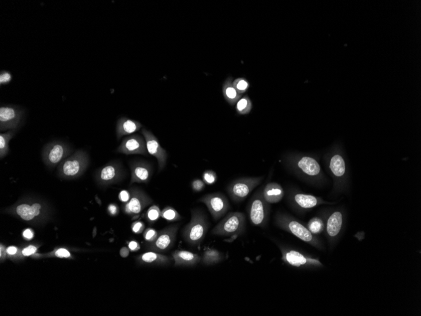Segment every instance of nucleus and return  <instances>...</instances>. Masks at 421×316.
Masks as SVG:
<instances>
[{"instance_id": "1", "label": "nucleus", "mask_w": 421, "mask_h": 316, "mask_svg": "<svg viewBox=\"0 0 421 316\" xmlns=\"http://www.w3.org/2000/svg\"><path fill=\"white\" fill-rule=\"evenodd\" d=\"M191 213V221L183 229L182 237L189 245L198 246L205 238L209 223L203 211L195 208Z\"/></svg>"}, {"instance_id": "2", "label": "nucleus", "mask_w": 421, "mask_h": 316, "mask_svg": "<svg viewBox=\"0 0 421 316\" xmlns=\"http://www.w3.org/2000/svg\"><path fill=\"white\" fill-rule=\"evenodd\" d=\"M246 229V217L239 211L228 213L216 226L211 234L217 236L229 237L231 239L242 236Z\"/></svg>"}, {"instance_id": "3", "label": "nucleus", "mask_w": 421, "mask_h": 316, "mask_svg": "<svg viewBox=\"0 0 421 316\" xmlns=\"http://www.w3.org/2000/svg\"><path fill=\"white\" fill-rule=\"evenodd\" d=\"M263 187L259 188L252 196L247 210L252 225L265 228L268 224L270 206L264 198Z\"/></svg>"}, {"instance_id": "4", "label": "nucleus", "mask_w": 421, "mask_h": 316, "mask_svg": "<svg viewBox=\"0 0 421 316\" xmlns=\"http://www.w3.org/2000/svg\"><path fill=\"white\" fill-rule=\"evenodd\" d=\"M263 180L264 176L241 177L235 179L228 185L227 191L228 195L235 203H240L244 201Z\"/></svg>"}, {"instance_id": "5", "label": "nucleus", "mask_w": 421, "mask_h": 316, "mask_svg": "<svg viewBox=\"0 0 421 316\" xmlns=\"http://www.w3.org/2000/svg\"><path fill=\"white\" fill-rule=\"evenodd\" d=\"M89 163V156L87 152L79 150L62 161L58 168L64 176L74 177L86 169Z\"/></svg>"}, {"instance_id": "6", "label": "nucleus", "mask_w": 421, "mask_h": 316, "mask_svg": "<svg viewBox=\"0 0 421 316\" xmlns=\"http://www.w3.org/2000/svg\"><path fill=\"white\" fill-rule=\"evenodd\" d=\"M72 149L65 142L54 141L47 144L42 150V160L45 164L53 167L61 163L70 155Z\"/></svg>"}, {"instance_id": "7", "label": "nucleus", "mask_w": 421, "mask_h": 316, "mask_svg": "<svg viewBox=\"0 0 421 316\" xmlns=\"http://www.w3.org/2000/svg\"><path fill=\"white\" fill-rule=\"evenodd\" d=\"M199 202L204 204L214 220H218L230 210L229 201L222 192L209 193L199 198Z\"/></svg>"}, {"instance_id": "8", "label": "nucleus", "mask_w": 421, "mask_h": 316, "mask_svg": "<svg viewBox=\"0 0 421 316\" xmlns=\"http://www.w3.org/2000/svg\"><path fill=\"white\" fill-rule=\"evenodd\" d=\"M277 224L280 227L283 228V229L289 230L292 234L298 237L307 243L316 245L317 244V240L315 239V236L311 233L308 228L304 227L300 222L291 218H287L286 217H282L281 215L278 216L277 218Z\"/></svg>"}, {"instance_id": "9", "label": "nucleus", "mask_w": 421, "mask_h": 316, "mask_svg": "<svg viewBox=\"0 0 421 316\" xmlns=\"http://www.w3.org/2000/svg\"><path fill=\"white\" fill-rule=\"evenodd\" d=\"M23 116L22 109L15 106H3L0 108V130L6 132L17 130Z\"/></svg>"}, {"instance_id": "10", "label": "nucleus", "mask_w": 421, "mask_h": 316, "mask_svg": "<svg viewBox=\"0 0 421 316\" xmlns=\"http://www.w3.org/2000/svg\"><path fill=\"white\" fill-rule=\"evenodd\" d=\"M180 225H170L158 232L153 242L149 243V249L156 253L169 250L174 245Z\"/></svg>"}, {"instance_id": "11", "label": "nucleus", "mask_w": 421, "mask_h": 316, "mask_svg": "<svg viewBox=\"0 0 421 316\" xmlns=\"http://www.w3.org/2000/svg\"><path fill=\"white\" fill-rule=\"evenodd\" d=\"M141 134L146 142L147 151L151 156L154 157L158 161L159 172L163 170L167 161V153L160 146L157 138L149 131L142 128Z\"/></svg>"}, {"instance_id": "12", "label": "nucleus", "mask_w": 421, "mask_h": 316, "mask_svg": "<svg viewBox=\"0 0 421 316\" xmlns=\"http://www.w3.org/2000/svg\"><path fill=\"white\" fill-rule=\"evenodd\" d=\"M117 152L125 155H148L146 142L143 137L139 135H132L123 140L117 149Z\"/></svg>"}, {"instance_id": "13", "label": "nucleus", "mask_w": 421, "mask_h": 316, "mask_svg": "<svg viewBox=\"0 0 421 316\" xmlns=\"http://www.w3.org/2000/svg\"><path fill=\"white\" fill-rule=\"evenodd\" d=\"M282 260L292 267L299 268L302 267H322V264L317 259L308 257L298 251H282Z\"/></svg>"}, {"instance_id": "14", "label": "nucleus", "mask_w": 421, "mask_h": 316, "mask_svg": "<svg viewBox=\"0 0 421 316\" xmlns=\"http://www.w3.org/2000/svg\"><path fill=\"white\" fill-rule=\"evenodd\" d=\"M153 203V200L146 193L135 189L131 194L129 201L126 203L124 211L130 215H139L147 206Z\"/></svg>"}, {"instance_id": "15", "label": "nucleus", "mask_w": 421, "mask_h": 316, "mask_svg": "<svg viewBox=\"0 0 421 316\" xmlns=\"http://www.w3.org/2000/svg\"><path fill=\"white\" fill-rule=\"evenodd\" d=\"M132 182L148 183L153 175V168L150 163L144 160L133 161L131 162Z\"/></svg>"}, {"instance_id": "16", "label": "nucleus", "mask_w": 421, "mask_h": 316, "mask_svg": "<svg viewBox=\"0 0 421 316\" xmlns=\"http://www.w3.org/2000/svg\"><path fill=\"white\" fill-rule=\"evenodd\" d=\"M123 174V168L120 162L112 161L99 170L98 179L104 184H110L120 179Z\"/></svg>"}, {"instance_id": "17", "label": "nucleus", "mask_w": 421, "mask_h": 316, "mask_svg": "<svg viewBox=\"0 0 421 316\" xmlns=\"http://www.w3.org/2000/svg\"><path fill=\"white\" fill-rule=\"evenodd\" d=\"M296 168L308 177H317L321 173V167L315 158L308 156L301 157L294 161Z\"/></svg>"}, {"instance_id": "18", "label": "nucleus", "mask_w": 421, "mask_h": 316, "mask_svg": "<svg viewBox=\"0 0 421 316\" xmlns=\"http://www.w3.org/2000/svg\"><path fill=\"white\" fill-rule=\"evenodd\" d=\"M175 267H195L201 261V256L192 252L177 250L172 253Z\"/></svg>"}, {"instance_id": "19", "label": "nucleus", "mask_w": 421, "mask_h": 316, "mask_svg": "<svg viewBox=\"0 0 421 316\" xmlns=\"http://www.w3.org/2000/svg\"><path fill=\"white\" fill-rule=\"evenodd\" d=\"M142 128V125L139 121L128 118H121L118 121L116 125V135L118 139H120L126 135L134 134Z\"/></svg>"}, {"instance_id": "20", "label": "nucleus", "mask_w": 421, "mask_h": 316, "mask_svg": "<svg viewBox=\"0 0 421 316\" xmlns=\"http://www.w3.org/2000/svg\"><path fill=\"white\" fill-rule=\"evenodd\" d=\"M263 194L266 202L271 205L281 201L284 195V191L278 183L270 182L263 187Z\"/></svg>"}, {"instance_id": "21", "label": "nucleus", "mask_w": 421, "mask_h": 316, "mask_svg": "<svg viewBox=\"0 0 421 316\" xmlns=\"http://www.w3.org/2000/svg\"><path fill=\"white\" fill-rule=\"evenodd\" d=\"M140 260L147 265L156 266V267H165L172 263L173 258L163 255L156 252H148L142 254L140 257Z\"/></svg>"}, {"instance_id": "22", "label": "nucleus", "mask_w": 421, "mask_h": 316, "mask_svg": "<svg viewBox=\"0 0 421 316\" xmlns=\"http://www.w3.org/2000/svg\"><path fill=\"white\" fill-rule=\"evenodd\" d=\"M42 206L39 203L20 204L16 208V213L22 219L30 221L38 217L40 214Z\"/></svg>"}, {"instance_id": "23", "label": "nucleus", "mask_w": 421, "mask_h": 316, "mask_svg": "<svg viewBox=\"0 0 421 316\" xmlns=\"http://www.w3.org/2000/svg\"><path fill=\"white\" fill-rule=\"evenodd\" d=\"M296 205L302 209H310L319 204V199L310 194L296 193L293 196Z\"/></svg>"}, {"instance_id": "24", "label": "nucleus", "mask_w": 421, "mask_h": 316, "mask_svg": "<svg viewBox=\"0 0 421 316\" xmlns=\"http://www.w3.org/2000/svg\"><path fill=\"white\" fill-rule=\"evenodd\" d=\"M342 224V215L339 211L332 213L327 223V234L330 237H335L341 230Z\"/></svg>"}, {"instance_id": "25", "label": "nucleus", "mask_w": 421, "mask_h": 316, "mask_svg": "<svg viewBox=\"0 0 421 316\" xmlns=\"http://www.w3.org/2000/svg\"><path fill=\"white\" fill-rule=\"evenodd\" d=\"M223 260V255L216 249H208L204 252L201 257L203 265L206 266L215 265L220 263Z\"/></svg>"}, {"instance_id": "26", "label": "nucleus", "mask_w": 421, "mask_h": 316, "mask_svg": "<svg viewBox=\"0 0 421 316\" xmlns=\"http://www.w3.org/2000/svg\"><path fill=\"white\" fill-rule=\"evenodd\" d=\"M330 168L335 176L341 177L346 171V165L341 156L335 155L330 159Z\"/></svg>"}, {"instance_id": "27", "label": "nucleus", "mask_w": 421, "mask_h": 316, "mask_svg": "<svg viewBox=\"0 0 421 316\" xmlns=\"http://www.w3.org/2000/svg\"><path fill=\"white\" fill-rule=\"evenodd\" d=\"M16 130H9L0 135V158H3L8 154L9 143L15 135Z\"/></svg>"}, {"instance_id": "28", "label": "nucleus", "mask_w": 421, "mask_h": 316, "mask_svg": "<svg viewBox=\"0 0 421 316\" xmlns=\"http://www.w3.org/2000/svg\"><path fill=\"white\" fill-rule=\"evenodd\" d=\"M161 217L169 222H176L182 218L178 211L170 206H167L161 211Z\"/></svg>"}, {"instance_id": "29", "label": "nucleus", "mask_w": 421, "mask_h": 316, "mask_svg": "<svg viewBox=\"0 0 421 316\" xmlns=\"http://www.w3.org/2000/svg\"><path fill=\"white\" fill-rule=\"evenodd\" d=\"M308 229L314 234H319L324 229V223L321 218L314 217L309 221Z\"/></svg>"}, {"instance_id": "30", "label": "nucleus", "mask_w": 421, "mask_h": 316, "mask_svg": "<svg viewBox=\"0 0 421 316\" xmlns=\"http://www.w3.org/2000/svg\"><path fill=\"white\" fill-rule=\"evenodd\" d=\"M161 217V211L157 205L151 206L146 213V218L149 223H153Z\"/></svg>"}, {"instance_id": "31", "label": "nucleus", "mask_w": 421, "mask_h": 316, "mask_svg": "<svg viewBox=\"0 0 421 316\" xmlns=\"http://www.w3.org/2000/svg\"><path fill=\"white\" fill-rule=\"evenodd\" d=\"M224 94L225 98L230 102L231 104H234L237 99L239 98V95H238L236 89L232 86H227L225 87L224 90Z\"/></svg>"}, {"instance_id": "32", "label": "nucleus", "mask_w": 421, "mask_h": 316, "mask_svg": "<svg viewBox=\"0 0 421 316\" xmlns=\"http://www.w3.org/2000/svg\"><path fill=\"white\" fill-rule=\"evenodd\" d=\"M251 108V104L247 98L240 99L237 104V110L240 114H244L249 111Z\"/></svg>"}, {"instance_id": "33", "label": "nucleus", "mask_w": 421, "mask_h": 316, "mask_svg": "<svg viewBox=\"0 0 421 316\" xmlns=\"http://www.w3.org/2000/svg\"><path fill=\"white\" fill-rule=\"evenodd\" d=\"M203 179L205 184L208 185L213 184L217 181V174L213 170H206L203 173Z\"/></svg>"}, {"instance_id": "34", "label": "nucleus", "mask_w": 421, "mask_h": 316, "mask_svg": "<svg viewBox=\"0 0 421 316\" xmlns=\"http://www.w3.org/2000/svg\"><path fill=\"white\" fill-rule=\"evenodd\" d=\"M158 232L155 229L148 228L144 233V238L146 241L150 242H153L158 236Z\"/></svg>"}, {"instance_id": "35", "label": "nucleus", "mask_w": 421, "mask_h": 316, "mask_svg": "<svg viewBox=\"0 0 421 316\" xmlns=\"http://www.w3.org/2000/svg\"><path fill=\"white\" fill-rule=\"evenodd\" d=\"M205 187V183L201 179H194L192 182V188L194 191L199 192L203 191Z\"/></svg>"}, {"instance_id": "36", "label": "nucleus", "mask_w": 421, "mask_h": 316, "mask_svg": "<svg viewBox=\"0 0 421 316\" xmlns=\"http://www.w3.org/2000/svg\"><path fill=\"white\" fill-rule=\"evenodd\" d=\"M11 80V75L9 72L4 71V72H1V74H0V84L3 85L8 84V83L10 82Z\"/></svg>"}, {"instance_id": "37", "label": "nucleus", "mask_w": 421, "mask_h": 316, "mask_svg": "<svg viewBox=\"0 0 421 316\" xmlns=\"http://www.w3.org/2000/svg\"><path fill=\"white\" fill-rule=\"evenodd\" d=\"M144 229V223L141 222H137L133 223L132 226L133 231L137 234L141 232Z\"/></svg>"}, {"instance_id": "38", "label": "nucleus", "mask_w": 421, "mask_h": 316, "mask_svg": "<svg viewBox=\"0 0 421 316\" xmlns=\"http://www.w3.org/2000/svg\"><path fill=\"white\" fill-rule=\"evenodd\" d=\"M119 197L121 201L127 203L130 199L131 194L127 191H122L120 192Z\"/></svg>"}, {"instance_id": "39", "label": "nucleus", "mask_w": 421, "mask_h": 316, "mask_svg": "<svg viewBox=\"0 0 421 316\" xmlns=\"http://www.w3.org/2000/svg\"><path fill=\"white\" fill-rule=\"evenodd\" d=\"M235 87H236L237 89L239 90V91H244L248 87V84L245 80H240L237 84H235Z\"/></svg>"}, {"instance_id": "40", "label": "nucleus", "mask_w": 421, "mask_h": 316, "mask_svg": "<svg viewBox=\"0 0 421 316\" xmlns=\"http://www.w3.org/2000/svg\"><path fill=\"white\" fill-rule=\"evenodd\" d=\"M56 256L59 258H68L70 256V253L65 249H60L56 251Z\"/></svg>"}, {"instance_id": "41", "label": "nucleus", "mask_w": 421, "mask_h": 316, "mask_svg": "<svg viewBox=\"0 0 421 316\" xmlns=\"http://www.w3.org/2000/svg\"><path fill=\"white\" fill-rule=\"evenodd\" d=\"M37 249L34 246H30L28 247V248L23 249L22 251V253L23 255L28 256L31 255V254H34L36 251Z\"/></svg>"}, {"instance_id": "42", "label": "nucleus", "mask_w": 421, "mask_h": 316, "mask_svg": "<svg viewBox=\"0 0 421 316\" xmlns=\"http://www.w3.org/2000/svg\"><path fill=\"white\" fill-rule=\"evenodd\" d=\"M23 237H25L26 239H32L33 236H34V234H33V232L32 230L30 229H27L25 230L24 232H23Z\"/></svg>"}, {"instance_id": "43", "label": "nucleus", "mask_w": 421, "mask_h": 316, "mask_svg": "<svg viewBox=\"0 0 421 316\" xmlns=\"http://www.w3.org/2000/svg\"><path fill=\"white\" fill-rule=\"evenodd\" d=\"M108 210L109 213L111 215H115L118 213V207L115 205H110L109 206Z\"/></svg>"}, {"instance_id": "44", "label": "nucleus", "mask_w": 421, "mask_h": 316, "mask_svg": "<svg viewBox=\"0 0 421 316\" xmlns=\"http://www.w3.org/2000/svg\"><path fill=\"white\" fill-rule=\"evenodd\" d=\"M129 248L132 251L138 250L140 247L137 242L132 241L129 244Z\"/></svg>"}, {"instance_id": "45", "label": "nucleus", "mask_w": 421, "mask_h": 316, "mask_svg": "<svg viewBox=\"0 0 421 316\" xmlns=\"http://www.w3.org/2000/svg\"><path fill=\"white\" fill-rule=\"evenodd\" d=\"M16 251H17V249H16L15 247L13 246L9 247L6 250L7 253L10 254V255H13V254H15L16 253Z\"/></svg>"}, {"instance_id": "46", "label": "nucleus", "mask_w": 421, "mask_h": 316, "mask_svg": "<svg viewBox=\"0 0 421 316\" xmlns=\"http://www.w3.org/2000/svg\"><path fill=\"white\" fill-rule=\"evenodd\" d=\"M120 254L123 257H127L128 254H129V250L127 248H123L121 250Z\"/></svg>"}]
</instances>
